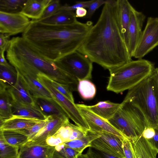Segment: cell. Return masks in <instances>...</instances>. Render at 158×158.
<instances>
[{
    "label": "cell",
    "instance_id": "obj_1",
    "mask_svg": "<svg viewBox=\"0 0 158 158\" xmlns=\"http://www.w3.org/2000/svg\"><path fill=\"white\" fill-rule=\"evenodd\" d=\"M109 70L132 60L119 27L117 0L105 4L100 17L77 50Z\"/></svg>",
    "mask_w": 158,
    "mask_h": 158
},
{
    "label": "cell",
    "instance_id": "obj_2",
    "mask_svg": "<svg viewBox=\"0 0 158 158\" xmlns=\"http://www.w3.org/2000/svg\"><path fill=\"white\" fill-rule=\"evenodd\" d=\"M93 25L91 21L56 25L31 20L22 37L44 57L56 61L77 51Z\"/></svg>",
    "mask_w": 158,
    "mask_h": 158
},
{
    "label": "cell",
    "instance_id": "obj_3",
    "mask_svg": "<svg viewBox=\"0 0 158 158\" xmlns=\"http://www.w3.org/2000/svg\"><path fill=\"white\" fill-rule=\"evenodd\" d=\"M6 58L15 69L31 71L37 75L43 74L51 80L75 89L78 80L67 73L56 61L42 55L22 37L10 40L6 50Z\"/></svg>",
    "mask_w": 158,
    "mask_h": 158
},
{
    "label": "cell",
    "instance_id": "obj_4",
    "mask_svg": "<svg viewBox=\"0 0 158 158\" xmlns=\"http://www.w3.org/2000/svg\"><path fill=\"white\" fill-rule=\"evenodd\" d=\"M155 69L152 62L141 59L109 70L107 90L116 94L128 90L150 76Z\"/></svg>",
    "mask_w": 158,
    "mask_h": 158
},
{
    "label": "cell",
    "instance_id": "obj_5",
    "mask_svg": "<svg viewBox=\"0 0 158 158\" xmlns=\"http://www.w3.org/2000/svg\"><path fill=\"white\" fill-rule=\"evenodd\" d=\"M123 101L130 102L137 109L147 127L158 129V91L151 75L128 90Z\"/></svg>",
    "mask_w": 158,
    "mask_h": 158
},
{
    "label": "cell",
    "instance_id": "obj_6",
    "mask_svg": "<svg viewBox=\"0 0 158 158\" xmlns=\"http://www.w3.org/2000/svg\"><path fill=\"white\" fill-rule=\"evenodd\" d=\"M108 121L130 139L141 135L147 127L146 122L142 115L133 104L128 102L123 101L120 108Z\"/></svg>",
    "mask_w": 158,
    "mask_h": 158
},
{
    "label": "cell",
    "instance_id": "obj_7",
    "mask_svg": "<svg viewBox=\"0 0 158 158\" xmlns=\"http://www.w3.org/2000/svg\"><path fill=\"white\" fill-rule=\"evenodd\" d=\"M37 79L50 92L52 98L64 111L69 118L77 125L87 131L90 130L76 104L59 92L53 85L49 78L43 74L39 73L38 75Z\"/></svg>",
    "mask_w": 158,
    "mask_h": 158
},
{
    "label": "cell",
    "instance_id": "obj_8",
    "mask_svg": "<svg viewBox=\"0 0 158 158\" xmlns=\"http://www.w3.org/2000/svg\"><path fill=\"white\" fill-rule=\"evenodd\" d=\"M57 61L67 73L78 80H89L92 77L93 62L77 51L66 55Z\"/></svg>",
    "mask_w": 158,
    "mask_h": 158
},
{
    "label": "cell",
    "instance_id": "obj_9",
    "mask_svg": "<svg viewBox=\"0 0 158 158\" xmlns=\"http://www.w3.org/2000/svg\"><path fill=\"white\" fill-rule=\"evenodd\" d=\"M158 46V17H149L133 57L141 59Z\"/></svg>",
    "mask_w": 158,
    "mask_h": 158
},
{
    "label": "cell",
    "instance_id": "obj_10",
    "mask_svg": "<svg viewBox=\"0 0 158 158\" xmlns=\"http://www.w3.org/2000/svg\"><path fill=\"white\" fill-rule=\"evenodd\" d=\"M122 142L126 158H156L158 151L142 135L131 139L125 137Z\"/></svg>",
    "mask_w": 158,
    "mask_h": 158
},
{
    "label": "cell",
    "instance_id": "obj_11",
    "mask_svg": "<svg viewBox=\"0 0 158 158\" xmlns=\"http://www.w3.org/2000/svg\"><path fill=\"white\" fill-rule=\"evenodd\" d=\"M29 19L19 12L0 11V33L10 36L23 33L30 23Z\"/></svg>",
    "mask_w": 158,
    "mask_h": 158
},
{
    "label": "cell",
    "instance_id": "obj_12",
    "mask_svg": "<svg viewBox=\"0 0 158 158\" xmlns=\"http://www.w3.org/2000/svg\"><path fill=\"white\" fill-rule=\"evenodd\" d=\"M82 116L93 132H106L123 139L126 137L107 120L98 116L85 107L83 104H76Z\"/></svg>",
    "mask_w": 158,
    "mask_h": 158
},
{
    "label": "cell",
    "instance_id": "obj_13",
    "mask_svg": "<svg viewBox=\"0 0 158 158\" xmlns=\"http://www.w3.org/2000/svg\"><path fill=\"white\" fill-rule=\"evenodd\" d=\"M146 16L142 12L135 10L133 7L131 13L128 27V45L129 54L133 57L135 50L142 33V27Z\"/></svg>",
    "mask_w": 158,
    "mask_h": 158
},
{
    "label": "cell",
    "instance_id": "obj_14",
    "mask_svg": "<svg viewBox=\"0 0 158 158\" xmlns=\"http://www.w3.org/2000/svg\"><path fill=\"white\" fill-rule=\"evenodd\" d=\"M48 118V121L47 124L28 142L33 144H47L45 142L46 139L54 135L69 119L66 116L56 115L49 116Z\"/></svg>",
    "mask_w": 158,
    "mask_h": 158
},
{
    "label": "cell",
    "instance_id": "obj_15",
    "mask_svg": "<svg viewBox=\"0 0 158 158\" xmlns=\"http://www.w3.org/2000/svg\"><path fill=\"white\" fill-rule=\"evenodd\" d=\"M16 70L20 74L33 98H52L50 92L38 81L37 74L25 69Z\"/></svg>",
    "mask_w": 158,
    "mask_h": 158
},
{
    "label": "cell",
    "instance_id": "obj_16",
    "mask_svg": "<svg viewBox=\"0 0 158 158\" xmlns=\"http://www.w3.org/2000/svg\"><path fill=\"white\" fill-rule=\"evenodd\" d=\"M55 147L27 142L19 148L17 158H52Z\"/></svg>",
    "mask_w": 158,
    "mask_h": 158
},
{
    "label": "cell",
    "instance_id": "obj_17",
    "mask_svg": "<svg viewBox=\"0 0 158 158\" xmlns=\"http://www.w3.org/2000/svg\"><path fill=\"white\" fill-rule=\"evenodd\" d=\"M17 72V78L15 84L12 87L8 89L13 99L16 102L37 108L34 98L20 74Z\"/></svg>",
    "mask_w": 158,
    "mask_h": 158
},
{
    "label": "cell",
    "instance_id": "obj_18",
    "mask_svg": "<svg viewBox=\"0 0 158 158\" xmlns=\"http://www.w3.org/2000/svg\"><path fill=\"white\" fill-rule=\"evenodd\" d=\"M117 2L118 24L123 39L128 48V27L131 11L133 6L127 0H117Z\"/></svg>",
    "mask_w": 158,
    "mask_h": 158
},
{
    "label": "cell",
    "instance_id": "obj_19",
    "mask_svg": "<svg viewBox=\"0 0 158 158\" xmlns=\"http://www.w3.org/2000/svg\"><path fill=\"white\" fill-rule=\"evenodd\" d=\"M51 0H27L20 12L31 20H39Z\"/></svg>",
    "mask_w": 158,
    "mask_h": 158
},
{
    "label": "cell",
    "instance_id": "obj_20",
    "mask_svg": "<svg viewBox=\"0 0 158 158\" xmlns=\"http://www.w3.org/2000/svg\"><path fill=\"white\" fill-rule=\"evenodd\" d=\"M88 131L70 123L69 119L54 135L60 137L65 142L79 139L86 135Z\"/></svg>",
    "mask_w": 158,
    "mask_h": 158
},
{
    "label": "cell",
    "instance_id": "obj_21",
    "mask_svg": "<svg viewBox=\"0 0 158 158\" xmlns=\"http://www.w3.org/2000/svg\"><path fill=\"white\" fill-rule=\"evenodd\" d=\"M34 98L36 107L47 117L56 115L68 118L64 111L52 98L39 97Z\"/></svg>",
    "mask_w": 158,
    "mask_h": 158
},
{
    "label": "cell",
    "instance_id": "obj_22",
    "mask_svg": "<svg viewBox=\"0 0 158 158\" xmlns=\"http://www.w3.org/2000/svg\"><path fill=\"white\" fill-rule=\"evenodd\" d=\"M83 105L95 114L108 120L114 116L120 108L121 103H115L106 101L100 102L93 106L84 104Z\"/></svg>",
    "mask_w": 158,
    "mask_h": 158
},
{
    "label": "cell",
    "instance_id": "obj_23",
    "mask_svg": "<svg viewBox=\"0 0 158 158\" xmlns=\"http://www.w3.org/2000/svg\"><path fill=\"white\" fill-rule=\"evenodd\" d=\"M41 120L22 116L13 115L0 123V131L15 130L30 127Z\"/></svg>",
    "mask_w": 158,
    "mask_h": 158
},
{
    "label": "cell",
    "instance_id": "obj_24",
    "mask_svg": "<svg viewBox=\"0 0 158 158\" xmlns=\"http://www.w3.org/2000/svg\"><path fill=\"white\" fill-rule=\"evenodd\" d=\"M14 100L7 89L0 87V122L1 123L13 116Z\"/></svg>",
    "mask_w": 158,
    "mask_h": 158
},
{
    "label": "cell",
    "instance_id": "obj_25",
    "mask_svg": "<svg viewBox=\"0 0 158 158\" xmlns=\"http://www.w3.org/2000/svg\"><path fill=\"white\" fill-rule=\"evenodd\" d=\"M92 132L96 134L99 136V139L118 154L121 158H126L122 146L123 139L106 132Z\"/></svg>",
    "mask_w": 158,
    "mask_h": 158
},
{
    "label": "cell",
    "instance_id": "obj_26",
    "mask_svg": "<svg viewBox=\"0 0 158 158\" xmlns=\"http://www.w3.org/2000/svg\"><path fill=\"white\" fill-rule=\"evenodd\" d=\"M76 18L74 11L59 10L48 17L37 21L49 24L65 25L75 23L77 20Z\"/></svg>",
    "mask_w": 158,
    "mask_h": 158
},
{
    "label": "cell",
    "instance_id": "obj_27",
    "mask_svg": "<svg viewBox=\"0 0 158 158\" xmlns=\"http://www.w3.org/2000/svg\"><path fill=\"white\" fill-rule=\"evenodd\" d=\"M12 111L13 115L22 116L41 120H45L48 117L35 107L21 104L14 101Z\"/></svg>",
    "mask_w": 158,
    "mask_h": 158
},
{
    "label": "cell",
    "instance_id": "obj_28",
    "mask_svg": "<svg viewBox=\"0 0 158 158\" xmlns=\"http://www.w3.org/2000/svg\"><path fill=\"white\" fill-rule=\"evenodd\" d=\"M17 78V72L12 65H0V87L10 88L15 85Z\"/></svg>",
    "mask_w": 158,
    "mask_h": 158
},
{
    "label": "cell",
    "instance_id": "obj_29",
    "mask_svg": "<svg viewBox=\"0 0 158 158\" xmlns=\"http://www.w3.org/2000/svg\"><path fill=\"white\" fill-rule=\"evenodd\" d=\"M98 137L95 133L89 130L86 135L63 143L66 146L82 153L84 149L90 147L92 142Z\"/></svg>",
    "mask_w": 158,
    "mask_h": 158
},
{
    "label": "cell",
    "instance_id": "obj_30",
    "mask_svg": "<svg viewBox=\"0 0 158 158\" xmlns=\"http://www.w3.org/2000/svg\"><path fill=\"white\" fill-rule=\"evenodd\" d=\"M0 134L6 142L9 144L20 148L28 141V137L16 130L0 131Z\"/></svg>",
    "mask_w": 158,
    "mask_h": 158
},
{
    "label": "cell",
    "instance_id": "obj_31",
    "mask_svg": "<svg viewBox=\"0 0 158 158\" xmlns=\"http://www.w3.org/2000/svg\"><path fill=\"white\" fill-rule=\"evenodd\" d=\"M78 90L84 99L93 98L96 93V88L94 84L88 80H79Z\"/></svg>",
    "mask_w": 158,
    "mask_h": 158
},
{
    "label": "cell",
    "instance_id": "obj_32",
    "mask_svg": "<svg viewBox=\"0 0 158 158\" xmlns=\"http://www.w3.org/2000/svg\"><path fill=\"white\" fill-rule=\"evenodd\" d=\"M55 148L52 158H77L82 154L64 143L55 147Z\"/></svg>",
    "mask_w": 158,
    "mask_h": 158
},
{
    "label": "cell",
    "instance_id": "obj_33",
    "mask_svg": "<svg viewBox=\"0 0 158 158\" xmlns=\"http://www.w3.org/2000/svg\"><path fill=\"white\" fill-rule=\"evenodd\" d=\"M27 0H0V11L9 13L19 12Z\"/></svg>",
    "mask_w": 158,
    "mask_h": 158
},
{
    "label": "cell",
    "instance_id": "obj_34",
    "mask_svg": "<svg viewBox=\"0 0 158 158\" xmlns=\"http://www.w3.org/2000/svg\"><path fill=\"white\" fill-rule=\"evenodd\" d=\"M19 149L7 143L0 135V158H17Z\"/></svg>",
    "mask_w": 158,
    "mask_h": 158
},
{
    "label": "cell",
    "instance_id": "obj_35",
    "mask_svg": "<svg viewBox=\"0 0 158 158\" xmlns=\"http://www.w3.org/2000/svg\"><path fill=\"white\" fill-rule=\"evenodd\" d=\"M48 121V118L47 117L45 120L40 121L30 127L15 130L27 135L28 137L29 141L46 125Z\"/></svg>",
    "mask_w": 158,
    "mask_h": 158
},
{
    "label": "cell",
    "instance_id": "obj_36",
    "mask_svg": "<svg viewBox=\"0 0 158 158\" xmlns=\"http://www.w3.org/2000/svg\"><path fill=\"white\" fill-rule=\"evenodd\" d=\"M59 0H52L45 9L41 18V20L48 17L54 14L60 6Z\"/></svg>",
    "mask_w": 158,
    "mask_h": 158
},
{
    "label": "cell",
    "instance_id": "obj_37",
    "mask_svg": "<svg viewBox=\"0 0 158 158\" xmlns=\"http://www.w3.org/2000/svg\"><path fill=\"white\" fill-rule=\"evenodd\" d=\"M54 87L60 93L73 102H74L72 91L67 85L51 79Z\"/></svg>",
    "mask_w": 158,
    "mask_h": 158
},
{
    "label": "cell",
    "instance_id": "obj_38",
    "mask_svg": "<svg viewBox=\"0 0 158 158\" xmlns=\"http://www.w3.org/2000/svg\"><path fill=\"white\" fill-rule=\"evenodd\" d=\"M94 0H91L86 1L77 2L72 5L69 6L67 4L61 5L58 10H65L73 11L74 10L80 7L84 8H88L90 4L94 1Z\"/></svg>",
    "mask_w": 158,
    "mask_h": 158
},
{
    "label": "cell",
    "instance_id": "obj_39",
    "mask_svg": "<svg viewBox=\"0 0 158 158\" xmlns=\"http://www.w3.org/2000/svg\"><path fill=\"white\" fill-rule=\"evenodd\" d=\"M87 152L93 158H120L113 155L91 147H89Z\"/></svg>",
    "mask_w": 158,
    "mask_h": 158
},
{
    "label": "cell",
    "instance_id": "obj_40",
    "mask_svg": "<svg viewBox=\"0 0 158 158\" xmlns=\"http://www.w3.org/2000/svg\"><path fill=\"white\" fill-rule=\"evenodd\" d=\"M109 1V0H94L88 8L86 15L84 18H91L97 9L102 5L107 3Z\"/></svg>",
    "mask_w": 158,
    "mask_h": 158
},
{
    "label": "cell",
    "instance_id": "obj_41",
    "mask_svg": "<svg viewBox=\"0 0 158 158\" xmlns=\"http://www.w3.org/2000/svg\"><path fill=\"white\" fill-rule=\"evenodd\" d=\"M10 36L0 33V51H6L10 41Z\"/></svg>",
    "mask_w": 158,
    "mask_h": 158
},
{
    "label": "cell",
    "instance_id": "obj_42",
    "mask_svg": "<svg viewBox=\"0 0 158 158\" xmlns=\"http://www.w3.org/2000/svg\"><path fill=\"white\" fill-rule=\"evenodd\" d=\"M45 142L47 145L53 147L63 143L60 137L55 135L48 137L46 139Z\"/></svg>",
    "mask_w": 158,
    "mask_h": 158
},
{
    "label": "cell",
    "instance_id": "obj_43",
    "mask_svg": "<svg viewBox=\"0 0 158 158\" xmlns=\"http://www.w3.org/2000/svg\"><path fill=\"white\" fill-rule=\"evenodd\" d=\"M155 134V129L151 127H146L143 130L142 136L145 139L148 140L152 139Z\"/></svg>",
    "mask_w": 158,
    "mask_h": 158
},
{
    "label": "cell",
    "instance_id": "obj_44",
    "mask_svg": "<svg viewBox=\"0 0 158 158\" xmlns=\"http://www.w3.org/2000/svg\"><path fill=\"white\" fill-rule=\"evenodd\" d=\"M155 134L151 139L148 140L151 144L158 152V129H155Z\"/></svg>",
    "mask_w": 158,
    "mask_h": 158
},
{
    "label": "cell",
    "instance_id": "obj_45",
    "mask_svg": "<svg viewBox=\"0 0 158 158\" xmlns=\"http://www.w3.org/2000/svg\"><path fill=\"white\" fill-rule=\"evenodd\" d=\"M76 16L77 17H84L86 15L87 10L85 8L80 7L76 10Z\"/></svg>",
    "mask_w": 158,
    "mask_h": 158
},
{
    "label": "cell",
    "instance_id": "obj_46",
    "mask_svg": "<svg viewBox=\"0 0 158 158\" xmlns=\"http://www.w3.org/2000/svg\"><path fill=\"white\" fill-rule=\"evenodd\" d=\"M151 76L158 91V67L154 69Z\"/></svg>",
    "mask_w": 158,
    "mask_h": 158
},
{
    "label": "cell",
    "instance_id": "obj_47",
    "mask_svg": "<svg viewBox=\"0 0 158 158\" xmlns=\"http://www.w3.org/2000/svg\"><path fill=\"white\" fill-rule=\"evenodd\" d=\"M5 51H0V65L9 66L10 65L8 63L5 57Z\"/></svg>",
    "mask_w": 158,
    "mask_h": 158
},
{
    "label": "cell",
    "instance_id": "obj_48",
    "mask_svg": "<svg viewBox=\"0 0 158 158\" xmlns=\"http://www.w3.org/2000/svg\"><path fill=\"white\" fill-rule=\"evenodd\" d=\"M77 158H93L88 152L85 154L80 155Z\"/></svg>",
    "mask_w": 158,
    "mask_h": 158
}]
</instances>
